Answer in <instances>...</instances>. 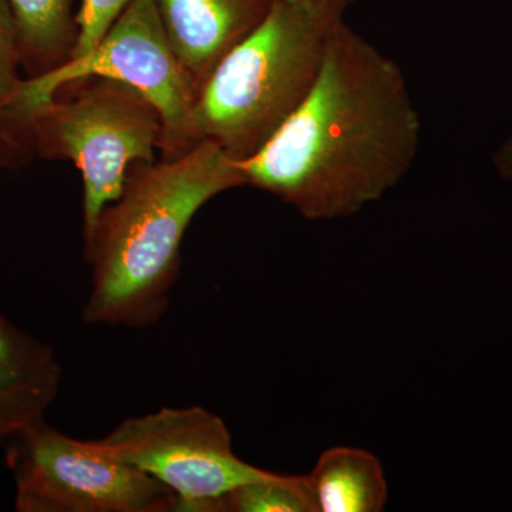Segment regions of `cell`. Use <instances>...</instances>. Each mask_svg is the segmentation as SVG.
I'll return each instance as SVG.
<instances>
[{"label": "cell", "instance_id": "3", "mask_svg": "<svg viewBox=\"0 0 512 512\" xmlns=\"http://www.w3.org/2000/svg\"><path fill=\"white\" fill-rule=\"evenodd\" d=\"M345 13L276 0L258 28L215 67L195 99L200 140L245 161L301 107Z\"/></svg>", "mask_w": 512, "mask_h": 512}, {"label": "cell", "instance_id": "13", "mask_svg": "<svg viewBox=\"0 0 512 512\" xmlns=\"http://www.w3.org/2000/svg\"><path fill=\"white\" fill-rule=\"evenodd\" d=\"M0 362L22 370L57 366L55 350L16 328L0 313Z\"/></svg>", "mask_w": 512, "mask_h": 512}, {"label": "cell", "instance_id": "2", "mask_svg": "<svg viewBox=\"0 0 512 512\" xmlns=\"http://www.w3.org/2000/svg\"><path fill=\"white\" fill-rule=\"evenodd\" d=\"M244 185L238 161L210 140L180 157L133 165L120 197L83 237L92 268L84 322L131 329L160 322L195 215L212 198Z\"/></svg>", "mask_w": 512, "mask_h": 512}, {"label": "cell", "instance_id": "1", "mask_svg": "<svg viewBox=\"0 0 512 512\" xmlns=\"http://www.w3.org/2000/svg\"><path fill=\"white\" fill-rule=\"evenodd\" d=\"M420 140L403 70L342 20L301 107L258 154L238 163L249 187L305 220L335 221L402 183Z\"/></svg>", "mask_w": 512, "mask_h": 512}, {"label": "cell", "instance_id": "8", "mask_svg": "<svg viewBox=\"0 0 512 512\" xmlns=\"http://www.w3.org/2000/svg\"><path fill=\"white\" fill-rule=\"evenodd\" d=\"M276 0H154L195 96L221 60L261 25Z\"/></svg>", "mask_w": 512, "mask_h": 512}, {"label": "cell", "instance_id": "15", "mask_svg": "<svg viewBox=\"0 0 512 512\" xmlns=\"http://www.w3.org/2000/svg\"><path fill=\"white\" fill-rule=\"evenodd\" d=\"M20 52L15 23L6 0H0V114L15 99L23 79L19 76Z\"/></svg>", "mask_w": 512, "mask_h": 512}, {"label": "cell", "instance_id": "12", "mask_svg": "<svg viewBox=\"0 0 512 512\" xmlns=\"http://www.w3.org/2000/svg\"><path fill=\"white\" fill-rule=\"evenodd\" d=\"M215 512H315V508L305 476L272 473L232 490Z\"/></svg>", "mask_w": 512, "mask_h": 512}, {"label": "cell", "instance_id": "10", "mask_svg": "<svg viewBox=\"0 0 512 512\" xmlns=\"http://www.w3.org/2000/svg\"><path fill=\"white\" fill-rule=\"evenodd\" d=\"M20 52V63L49 72L70 59L77 39L72 0H6ZM37 76V74H36Z\"/></svg>", "mask_w": 512, "mask_h": 512}, {"label": "cell", "instance_id": "6", "mask_svg": "<svg viewBox=\"0 0 512 512\" xmlns=\"http://www.w3.org/2000/svg\"><path fill=\"white\" fill-rule=\"evenodd\" d=\"M19 512H168L175 495L138 468L40 420L10 439Z\"/></svg>", "mask_w": 512, "mask_h": 512}, {"label": "cell", "instance_id": "4", "mask_svg": "<svg viewBox=\"0 0 512 512\" xmlns=\"http://www.w3.org/2000/svg\"><path fill=\"white\" fill-rule=\"evenodd\" d=\"M64 89L70 96L57 94L0 133V156L26 147L46 160L73 163L83 180L84 237L120 197L130 168L156 161L163 120L146 96L119 80L92 77Z\"/></svg>", "mask_w": 512, "mask_h": 512}, {"label": "cell", "instance_id": "16", "mask_svg": "<svg viewBox=\"0 0 512 512\" xmlns=\"http://www.w3.org/2000/svg\"><path fill=\"white\" fill-rule=\"evenodd\" d=\"M494 164L504 180L512 181V136L495 153Z\"/></svg>", "mask_w": 512, "mask_h": 512}, {"label": "cell", "instance_id": "7", "mask_svg": "<svg viewBox=\"0 0 512 512\" xmlns=\"http://www.w3.org/2000/svg\"><path fill=\"white\" fill-rule=\"evenodd\" d=\"M96 443L165 485L174 511L215 512L235 488L274 473L239 458L225 421L200 406L128 417Z\"/></svg>", "mask_w": 512, "mask_h": 512}, {"label": "cell", "instance_id": "14", "mask_svg": "<svg viewBox=\"0 0 512 512\" xmlns=\"http://www.w3.org/2000/svg\"><path fill=\"white\" fill-rule=\"evenodd\" d=\"M131 0H82L76 16L77 39L70 59L92 50Z\"/></svg>", "mask_w": 512, "mask_h": 512}, {"label": "cell", "instance_id": "11", "mask_svg": "<svg viewBox=\"0 0 512 512\" xmlns=\"http://www.w3.org/2000/svg\"><path fill=\"white\" fill-rule=\"evenodd\" d=\"M60 366L22 370L0 362V443L45 420L59 392Z\"/></svg>", "mask_w": 512, "mask_h": 512}, {"label": "cell", "instance_id": "17", "mask_svg": "<svg viewBox=\"0 0 512 512\" xmlns=\"http://www.w3.org/2000/svg\"><path fill=\"white\" fill-rule=\"evenodd\" d=\"M288 2L306 3V5L322 6V8H330L340 10L345 13L349 6L356 3L357 0H288Z\"/></svg>", "mask_w": 512, "mask_h": 512}, {"label": "cell", "instance_id": "9", "mask_svg": "<svg viewBox=\"0 0 512 512\" xmlns=\"http://www.w3.org/2000/svg\"><path fill=\"white\" fill-rule=\"evenodd\" d=\"M305 478L315 512H380L389 500L382 463L363 448H328Z\"/></svg>", "mask_w": 512, "mask_h": 512}, {"label": "cell", "instance_id": "5", "mask_svg": "<svg viewBox=\"0 0 512 512\" xmlns=\"http://www.w3.org/2000/svg\"><path fill=\"white\" fill-rule=\"evenodd\" d=\"M92 77L119 80L153 103L163 120L164 160L200 143L194 121L197 96L168 43L154 0H131L92 50L23 80L0 114V133L18 126L64 87Z\"/></svg>", "mask_w": 512, "mask_h": 512}]
</instances>
